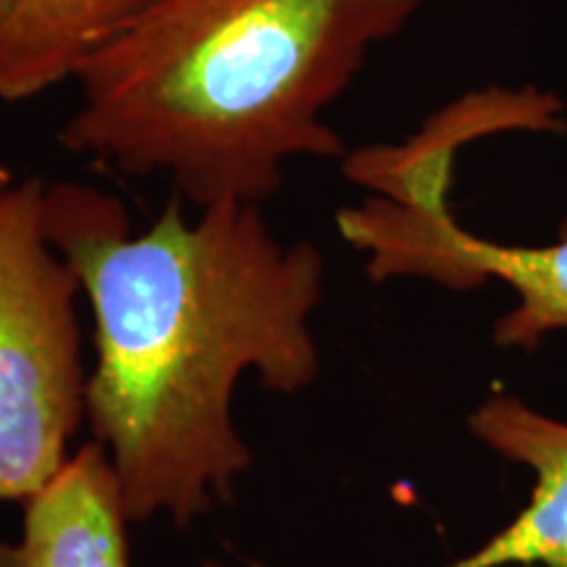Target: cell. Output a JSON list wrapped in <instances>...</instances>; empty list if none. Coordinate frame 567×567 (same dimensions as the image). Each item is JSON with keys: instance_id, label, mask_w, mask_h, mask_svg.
<instances>
[{"instance_id": "cell-2", "label": "cell", "mask_w": 567, "mask_h": 567, "mask_svg": "<svg viewBox=\"0 0 567 567\" xmlns=\"http://www.w3.org/2000/svg\"><path fill=\"white\" fill-rule=\"evenodd\" d=\"M421 0H161L76 74L71 153L168 174L208 208L264 203L295 158H334L323 113Z\"/></svg>"}, {"instance_id": "cell-7", "label": "cell", "mask_w": 567, "mask_h": 567, "mask_svg": "<svg viewBox=\"0 0 567 567\" xmlns=\"http://www.w3.org/2000/svg\"><path fill=\"white\" fill-rule=\"evenodd\" d=\"M126 523L109 452L92 442L27 499L17 567H130Z\"/></svg>"}, {"instance_id": "cell-4", "label": "cell", "mask_w": 567, "mask_h": 567, "mask_svg": "<svg viewBox=\"0 0 567 567\" xmlns=\"http://www.w3.org/2000/svg\"><path fill=\"white\" fill-rule=\"evenodd\" d=\"M452 158L417 161L386 195L339 213L347 243L368 252L373 279L421 276L452 289L505 281L517 305L496 323V342L534 347L567 329V218L557 243L517 247L465 231L450 208Z\"/></svg>"}, {"instance_id": "cell-1", "label": "cell", "mask_w": 567, "mask_h": 567, "mask_svg": "<svg viewBox=\"0 0 567 567\" xmlns=\"http://www.w3.org/2000/svg\"><path fill=\"white\" fill-rule=\"evenodd\" d=\"M45 234L95 318L87 417L130 520L187 526L231 499L250 450L231 423L247 371L274 392L318 375L310 318L321 252L284 245L258 203L224 200L189 221L179 203L142 234L84 184L45 187Z\"/></svg>"}, {"instance_id": "cell-8", "label": "cell", "mask_w": 567, "mask_h": 567, "mask_svg": "<svg viewBox=\"0 0 567 567\" xmlns=\"http://www.w3.org/2000/svg\"><path fill=\"white\" fill-rule=\"evenodd\" d=\"M0 567H17V547L0 544Z\"/></svg>"}, {"instance_id": "cell-9", "label": "cell", "mask_w": 567, "mask_h": 567, "mask_svg": "<svg viewBox=\"0 0 567 567\" xmlns=\"http://www.w3.org/2000/svg\"><path fill=\"white\" fill-rule=\"evenodd\" d=\"M11 184H13V176H11L9 168H6V163L0 161V193H3L6 187H11Z\"/></svg>"}, {"instance_id": "cell-6", "label": "cell", "mask_w": 567, "mask_h": 567, "mask_svg": "<svg viewBox=\"0 0 567 567\" xmlns=\"http://www.w3.org/2000/svg\"><path fill=\"white\" fill-rule=\"evenodd\" d=\"M161 0H0V101L21 103L76 80Z\"/></svg>"}, {"instance_id": "cell-3", "label": "cell", "mask_w": 567, "mask_h": 567, "mask_svg": "<svg viewBox=\"0 0 567 567\" xmlns=\"http://www.w3.org/2000/svg\"><path fill=\"white\" fill-rule=\"evenodd\" d=\"M80 281L45 234V184L0 193V502L30 499L69 463L87 413Z\"/></svg>"}, {"instance_id": "cell-5", "label": "cell", "mask_w": 567, "mask_h": 567, "mask_svg": "<svg viewBox=\"0 0 567 567\" xmlns=\"http://www.w3.org/2000/svg\"><path fill=\"white\" fill-rule=\"evenodd\" d=\"M481 442L534 471L528 507L492 542L446 567H567V423L515 396H492L471 417Z\"/></svg>"}]
</instances>
